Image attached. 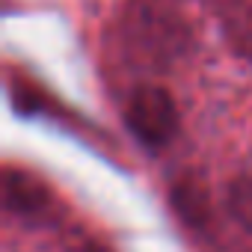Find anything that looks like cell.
Instances as JSON below:
<instances>
[{
	"instance_id": "5",
	"label": "cell",
	"mask_w": 252,
	"mask_h": 252,
	"mask_svg": "<svg viewBox=\"0 0 252 252\" xmlns=\"http://www.w3.org/2000/svg\"><path fill=\"white\" fill-rule=\"evenodd\" d=\"M220 21H222V33H225L228 48L243 63L252 65V3H246V0H231L222 9Z\"/></svg>"
},
{
	"instance_id": "6",
	"label": "cell",
	"mask_w": 252,
	"mask_h": 252,
	"mask_svg": "<svg viewBox=\"0 0 252 252\" xmlns=\"http://www.w3.org/2000/svg\"><path fill=\"white\" fill-rule=\"evenodd\" d=\"M225 208L231 220L252 234V175H240L228 184L225 190Z\"/></svg>"
},
{
	"instance_id": "3",
	"label": "cell",
	"mask_w": 252,
	"mask_h": 252,
	"mask_svg": "<svg viewBox=\"0 0 252 252\" xmlns=\"http://www.w3.org/2000/svg\"><path fill=\"white\" fill-rule=\"evenodd\" d=\"M48 202H51L48 190L33 175H27L21 169H12V166L3 172V205L12 214L36 217V214H42L48 208Z\"/></svg>"
},
{
	"instance_id": "1",
	"label": "cell",
	"mask_w": 252,
	"mask_h": 252,
	"mask_svg": "<svg viewBox=\"0 0 252 252\" xmlns=\"http://www.w3.org/2000/svg\"><path fill=\"white\" fill-rule=\"evenodd\" d=\"M122 24L128 48L152 65L166 68L190 48V27L166 0H134Z\"/></svg>"
},
{
	"instance_id": "2",
	"label": "cell",
	"mask_w": 252,
	"mask_h": 252,
	"mask_svg": "<svg viewBox=\"0 0 252 252\" xmlns=\"http://www.w3.org/2000/svg\"><path fill=\"white\" fill-rule=\"evenodd\" d=\"M125 122H128V131L137 137V143L158 152L166 149L178 134V107L166 89L140 86L125 104Z\"/></svg>"
},
{
	"instance_id": "7",
	"label": "cell",
	"mask_w": 252,
	"mask_h": 252,
	"mask_svg": "<svg viewBox=\"0 0 252 252\" xmlns=\"http://www.w3.org/2000/svg\"><path fill=\"white\" fill-rule=\"evenodd\" d=\"M83 252H110L107 246H98V243H89V246H83Z\"/></svg>"
},
{
	"instance_id": "4",
	"label": "cell",
	"mask_w": 252,
	"mask_h": 252,
	"mask_svg": "<svg viewBox=\"0 0 252 252\" xmlns=\"http://www.w3.org/2000/svg\"><path fill=\"white\" fill-rule=\"evenodd\" d=\"M169 205L178 214V220L190 228H205L208 220H211V199H208V190L199 178L184 175V178L172 181Z\"/></svg>"
}]
</instances>
